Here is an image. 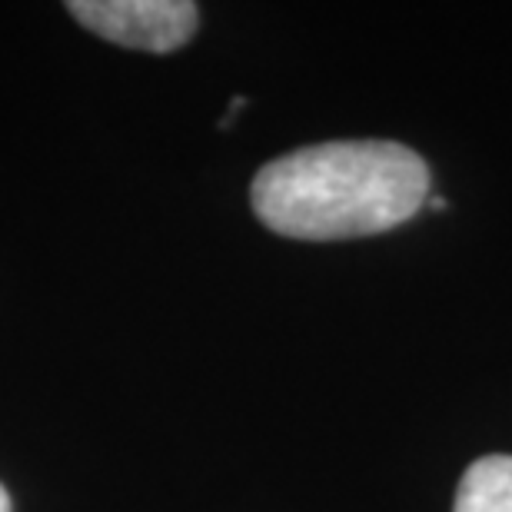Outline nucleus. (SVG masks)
Instances as JSON below:
<instances>
[{
  "mask_svg": "<svg viewBox=\"0 0 512 512\" xmlns=\"http://www.w3.org/2000/svg\"><path fill=\"white\" fill-rule=\"evenodd\" d=\"M429 197V167L393 140L300 147L256 173L250 200L263 227L290 240H356L413 220Z\"/></svg>",
  "mask_w": 512,
  "mask_h": 512,
  "instance_id": "f257e3e1",
  "label": "nucleus"
},
{
  "mask_svg": "<svg viewBox=\"0 0 512 512\" xmlns=\"http://www.w3.org/2000/svg\"><path fill=\"white\" fill-rule=\"evenodd\" d=\"M67 10L97 37L147 54H170L187 44L200 14L190 0H74Z\"/></svg>",
  "mask_w": 512,
  "mask_h": 512,
  "instance_id": "f03ea898",
  "label": "nucleus"
},
{
  "mask_svg": "<svg viewBox=\"0 0 512 512\" xmlns=\"http://www.w3.org/2000/svg\"><path fill=\"white\" fill-rule=\"evenodd\" d=\"M453 512H512V456H486L466 469Z\"/></svg>",
  "mask_w": 512,
  "mask_h": 512,
  "instance_id": "7ed1b4c3",
  "label": "nucleus"
},
{
  "mask_svg": "<svg viewBox=\"0 0 512 512\" xmlns=\"http://www.w3.org/2000/svg\"><path fill=\"white\" fill-rule=\"evenodd\" d=\"M429 210H436V213H443L446 210V197H429Z\"/></svg>",
  "mask_w": 512,
  "mask_h": 512,
  "instance_id": "20e7f679",
  "label": "nucleus"
},
{
  "mask_svg": "<svg viewBox=\"0 0 512 512\" xmlns=\"http://www.w3.org/2000/svg\"><path fill=\"white\" fill-rule=\"evenodd\" d=\"M0 512H10V496L4 486H0Z\"/></svg>",
  "mask_w": 512,
  "mask_h": 512,
  "instance_id": "39448f33",
  "label": "nucleus"
}]
</instances>
